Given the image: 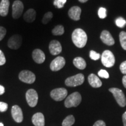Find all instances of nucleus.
Masks as SVG:
<instances>
[{
	"instance_id": "nucleus-20",
	"label": "nucleus",
	"mask_w": 126,
	"mask_h": 126,
	"mask_svg": "<svg viewBox=\"0 0 126 126\" xmlns=\"http://www.w3.org/2000/svg\"><path fill=\"white\" fill-rule=\"evenodd\" d=\"M9 7V0H2L0 3V15L5 16L8 13Z\"/></svg>"
},
{
	"instance_id": "nucleus-14",
	"label": "nucleus",
	"mask_w": 126,
	"mask_h": 126,
	"mask_svg": "<svg viewBox=\"0 0 126 126\" xmlns=\"http://www.w3.org/2000/svg\"><path fill=\"white\" fill-rule=\"evenodd\" d=\"M100 39L103 43L108 46H112L114 44V40L110 33L108 31H102L100 34Z\"/></svg>"
},
{
	"instance_id": "nucleus-38",
	"label": "nucleus",
	"mask_w": 126,
	"mask_h": 126,
	"mask_svg": "<svg viewBox=\"0 0 126 126\" xmlns=\"http://www.w3.org/2000/svg\"><path fill=\"white\" fill-rule=\"evenodd\" d=\"M123 84L124 87L126 88V75H124V76L123 77Z\"/></svg>"
},
{
	"instance_id": "nucleus-26",
	"label": "nucleus",
	"mask_w": 126,
	"mask_h": 126,
	"mask_svg": "<svg viewBox=\"0 0 126 126\" xmlns=\"http://www.w3.org/2000/svg\"><path fill=\"white\" fill-rule=\"evenodd\" d=\"M116 25L119 28H124L126 25V20L122 17H119L116 20Z\"/></svg>"
},
{
	"instance_id": "nucleus-2",
	"label": "nucleus",
	"mask_w": 126,
	"mask_h": 126,
	"mask_svg": "<svg viewBox=\"0 0 126 126\" xmlns=\"http://www.w3.org/2000/svg\"><path fill=\"white\" fill-rule=\"evenodd\" d=\"M82 97L81 94L79 92H75L72 93L66 98L64 105L67 108L77 107L81 103Z\"/></svg>"
},
{
	"instance_id": "nucleus-11",
	"label": "nucleus",
	"mask_w": 126,
	"mask_h": 126,
	"mask_svg": "<svg viewBox=\"0 0 126 126\" xmlns=\"http://www.w3.org/2000/svg\"><path fill=\"white\" fill-rule=\"evenodd\" d=\"M65 64V60L64 57L59 56L54 59L50 64V69L53 71H57L60 70L64 67Z\"/></svg>"
},
{
	"instance_id": "nucleus-34",
	"label": "nucleus",
	"mask_w": 126,
	"mask_h": 126,
	"mask_svg": "<svg viewBox=\"0 0 126 126\" xmlns=\"http://www.w3.org/2000/svg\"><path fill=\"white\" fill-rule=\"evenodd\" d=\"M120 70L122 73L123 74H126V61L123 62L120 65Z\"/></svg>"
},
{
	"instance_id": "nucleus-24",
	"label": "nucleus",
	"mask_w": 126,
	"mask_h": 126,
	"mask_svg": "<svg viewBox=\"0 0 126 126\" xmlns=\"http://www.w3.org/2000/svg\"><path fill=\"white\" fill-rule=\"evenodd\" d=\"M119 39L121 46L124 50H126V32L122 31L120 33Z\"/></svg>"
},
{
	"instance_id": "nucleus-35",
	"label": "nucleus",
	"mask_w": 126,
	"mask_h": 126,
	"mask_svg": "<svg viewBox=\"0 0 126 126\" xmlns=\"http://www.w3.org/2000/svg\"><path fill=\"white\" fill-rule=\"evenodd\" d=\"M93 126H106L105 123L102 120H98L95 122Z\"/></svg>"
},
{
	"instance_id": "nucleus-19",
	"label": "nucleus",
	"mask_w": 126,
	"mask_h": 126,
	"mask_svg": "<svg viewBox=\"0 0 126 126\" xmlns=\"http://www.w3.org/2000/svg\"><path fill=\"white\" fill-rule=\"evenodd\" d=\"M36 17V12L33 9H29L25 12L23 15V18L26 22L28 23L33 22L35 20Z\"/></svg>"
},
{
	"instance_id": "nucleus-9",
	"label": "nucleus",
	"mask_w": 126,
	"mask_h": 126,
	"mask_svg": "<svg viewBox=\"0 0 126 126\" xmlns=\"http://www.w3.org/2000/svg\"><path fill=\"white\" fill-rule=\"evenodd\" d=\"M22 37L20 34H15L10 37L8 42V46L11 49L17 50L21 46Z\"/></svg>"
},
{
	"instance_id": "nucleus-39",
	"label": "nucleus",
	"mask_w": 126,
	"mask_h": 126,
	"mask_svg": "<svg viewBox=\"0 0 126 126\" xmlns=\"http://www.w3.org/2000/svg\"><path fill=\"white\" fill-rule=\"evenodd\" d=\"M78 1L82 3H84V2H86V1H88V0H78Z\"/></svg>"
},
{
	"instance_id": "nucleus-30",
	"label": "nucleus",
	"mask_w": 126,
	"mask_h": 126,
	"mask_svg": "<svg viewBox=\"0 0 126 126\" xmlns=\"http://www.w3.org/2000/svg\"><path fill=\"white\" fill-rule=\"evenodd\" d=\"M98 75L100 77H101V78H104L106 79H108L109 78V73L105 70H100L98 72Z\"/></svg>"
},
{
	"instance_id": "nucleus-6",
	"label": "nucleus",
	"mask_w": 126,
	"mask_h": 126,
	"mask_svg": "<svg viewBox=\"0 0 126 126\" xmlns=\"http://www.w3.org/2000/svg\"><path fill=\"white\" fill-rule=\"evenodd\" d=\"M67 90L65 88H60L53 89L50 92L51 98L56 101H61L67 96Z\"/></svg>"
},
{
	"instance_id": "nucleus-7",
	"label": "nucleus",
	"mask_w": 126,
	"mask_h": 126,
	"mask_svg": "<svg viewBox=\"0 0 126 126\" xmlns=\"http://www.w3.org/2000/svg\"><path fill=\"white\" fill-rule=\"evenodd\" d=\"M19 78L23 82L31 84L36 80V76L32 72L28 70L22 71L19 74Z\"/></svg>"
},
{
	"instance_id": "nucleus-5",
	"label": "nucleus",
	"mask_w": 126,
	"mask_h": 126,
	"mask_svg": "<svg viewBox=\"0 0 126 126\" xmlns=\"http://www.w3.org/2000/svg\"><path fill=\"white\" fill-rule=\"evenodd\" d=\"M109 91L114 96L116 102L121 107H124L126 105V99L124 93L121 89L116 88H110Z\"/></svg>"
},
{
	"instance_id": "nucleus-13",
	"label": "nucleus",
	"mask_w": 126,
	"mask_h": 126,
	"mask_svg": "<svg viewBox=\"0 0 126 126\" xmlns=\"http://www.w3.org/2000/svg\"><path fill=\"white\" fill-rule=\"evenodd\" d=\"M49 51L53 56L59 54L62 51V47L59 41L52 40L49 44Z\"/></svg>"
},
{
	"instance_id": "nucleus-1",
	"label": "nucleus",
	"mask_w": 126,
	"mask_h": 126,
	"mask_svg": "<svg viewBox=\"0 0 126 126\" xmlns=\"http://www.w3.org/2000/svg\"><path fill=\"white\" fill-rule=\"evenodd\" d=\"M88 37L85 32L82 29H75L72 33V40L74 45L78 48H82L85 47L87 43Z\"/></svg>"
},
{
	"instance_id": "nucleus-25",
	"label": "nucleus",
	"mask_w": 126,
	"mask_h": 126,
	"mask_svg": "<svg viewBox=\"0 0 126 126\" xmlns=\"http://www.w3.org/2000/svg\"><path fill=\"white\" fill-rule=\"evenodd\" d=\"M53 13L51 12H48L46 13L44 15L43 19H42V23L43 24H47L49 22V21L53 18Z\"/></svg>"
},
{
	"instance_id": "nucleus-17",
	"label": "nucleus",
	"mask_w": 126,
	"mask_h": 126,
	"mask_svg": "<svg viewBox=\"0 0 126 126\" xmlns=\"http://www.w3.org/2000/svg\"><path fill=\"white\" fill-rule=\"evenodd\" d=\"M32 121L35 126H45V117L42 113H36L34 114L33 116Z\"/></svg>"
},
{
	"instance_id": "nucleus-40",
	"label": "nucleus",
	"mask_w": 126,
	"mask_h": 126,
	"mask_svg": "<svg viewBox=\"0 0 126 126\" xmlns=\"http://www.w3.org/2000/svg\"><path fill=\"white\" fill-rule=\"evenodd\" d=\"M0 126H4V124L2 123H0Z\"/></svg>"
},
{
	"instance_id": "nucleus-15",
	"label": "nucleus",
	"mask_w": 126,
	"mask_h": 126,
	"mask_svg": "<svg viewBox=\"0 0 126 126\" xmlns=\"http://www.w3.org/2000/svg\"><path fill=\"white\" fill-rule=\"evenodd\" d=\"M32 57L34 62L37 64H42L45 61L46 57L44 52L40 49H35L32 53Z\"/></svg>"
},
{
	"instance_id": "nucleus-36",
	"label": "nucleus",
	"mask_w": 126,
	"mask_h": 126,
	"mask_svg": "<svg viewBox=\"0 0 126 126\" xmlns=\"http://www.w3.org/2000/svg\"><path fill=\"white\" fill-rule=\"evenodd\" d=\"M122 119H123V122L124 126H126V111H125V112L124 113V114H123Z\"/></svg>"
},
{
	"instance_id": "nucleus-31",
	"label": "nucleus",
	"mask_w": 126,
	"mask_h": 126,
	"mask_svg": "<svg viewBox=\"0 0 126 126\" xmlns=\"http://www.w3.org/2000/svg\"><path fill=\"white\" fill-rule=\"evenodd\" d=\"M6 33H7V31H6L5 28L2 26H0V41H1L4 38Z\"/></svg>"
},
{
	"instance_id": "nucleus-23",
	"label": "nucleus",
	"mask_w": 126,
	"mask_h": 126,
	"mask_svg": "<svg viewBox=\"0 0 126 126\" xmlns=\"http://www.w3.org/2000/svg\"><path fill=\"white\" fill-rule=\"evenodd\" d=\"M64 28L62 25H57L52 30V33L55 36H60L64 34Z\"/></svg>"
},
{
	"instance_id": "nucleus-27",
	"label": "nucleus",
	"mask_w": 126,
	"mask_h": 126,
	"mask_svg": "<svg viewBox=\"0 0 126 126\" xmlns=\"http://www.w3.org/2000/svg\"><path fill=\"white\" fill-rule=\"evenodd\" d=\"M107 10L106 8L100 7L98 10V15L100 19H105L107 16Z\"/></svg>"
},
{
	"instance_id": "nucleus-28",
	"label": "nucleus",
	"mask_w": 126,
	"mask_h": 126,
	"mask_svg": "<svg viewBox=\"0 0 126 126\" xmlns=\"http://www.w3.org/2000/svg\"><path fill=\"white\" fill-rule=\"evenodd\" d=\"M67 2V0H54V5L58 8H62Z\"/></svg>"
},
{
	"instance_id": "nucleus-21",
	"label": "nucleus",
	"mask_w": 126,
	"mask_h": 126,
	"mask_svg": "<svg viewBox=\"0 0 126 126\" xmlns=\"http://www.w3.org/2000/svg\"><path fill=\"white\" fill-rule=\"evenodd\" d=\"M73 64L75 67L79 70H83L86 67V64L85 60L80 57H78L74 59Z\"/></svg>"
},
{
	"instance_id": "nucleus-10",
	"label": "nucleus",
	"mask_w": 126,
	"mask_h": 126,
	"mask_svg": "<svg viewBox=\"0 0 126 126\" xmlns=\"http://www.w3.org/2000/svg\"><path fill=\"white\" fill-rule=\"evenodd\" d=\"M23 4L20 1L16 0L14 1L12 5V15L14 19H18L22 14L23 11Z\"/></svg>"
},
{
	"instance_id": "nucleus-18",
	"label": "nucleus",
	"mask_w": 126,
	"mask_h": 126,
	"mask_svg": "<svg viewBox=\"0 0 126 126\" xmlns=\"http://www.w3.org/2000/svg\"><path fill=\"white\" fill-rule=\"evenodd\" d=\"M88 82L89 84L94 88H99L102 86V83L101 81L100 80L96 75L91 74L88 76Z\"/></svg>"
},
{
	"instance_id": "nucleus-12",
	"label": "nucleus",
	"mask_w": 126,
	"mask_h": 126,
	"mask_svg": "<svg viewBox=\"0 0 126 126\" xmlns=\"http://www.w3.org/2000/svg\"><path fill=\"white\" fill-rule=\"evenodd\" d=\"M12 118L17 123H21L23 121V113L21 108L18 105H14L11 109Z\"/></svg>"
},
{
	"instance_id": "nucleus-8",
	"label": "nucleus",
	"mask_w": 126,
	"mask_h": 126,
	"mask_svg": "<svg viewBox=\"0 0 126 126\" xmlns=\"http://www.w3.org/2000/svg\"><path fill=\"white\" fill-rule=\"evenodd\" d=\"M26 99L28 105L32 108L35 107L38 102V94L33 89H29L26 93Z\"/></svg>"
},
{
	"instance_id": "nucleus-4",
	"label": "nucleus",
	"mask_w": 126,
	"mask_h": 126,
	"mask_svg": "<svg viewBox=\"0 0 126 126\" xmlns=\"http://www.w3.org/2000/svg\"><path fill=\"white\" fill-rule=\"evenodd\" d=\"M101 61L103 65L106 67L110 68L113 67L115 63L114 54L110 50H105L102 54Z\"/></svg>"
},
{
	"instance_id": "nucleus-3",
	"label": "nucleus",
	"mask_w": 126,
	"mask_h": 126,
	"mask_svg": "<svg viewBox=\"0 0 126 126\" xmlns=\"http://www.w3.org/2000/svg\"><path fill=\"white\" fill-rule=\"evenodd\" d=\"M84 80V75L82 74H78L74 76L68 77L66 79L65 83L67 86L75 87V86H79L82 84Z\"/></svg>"
},
{
	"instance_id": "nucleus-32",
	"label": "nucleus",
	"mask_w": 126,
	"mask_h": 126,
	"mask_svg": "<svg viewBox=\"0 0 126 126\" xmlns=\"http://www.w3.org/2000/svg\"><path fill=\"white\" fill-rule=\"evenodd\" d=\"M8 109V104L5 102H0V111L4 112Z\"/></svg>"
},
{
	"instance_id": "nucleus-33",
	"label": "nucleus",
	"mask_w": 126,
	"mask_h": 126,
	"mask_svg": "<svg viewBox=\"0 0 126 126\" xmlns=\"http://www.w3.org/2000/svg\"><path fill=\"white\" fill-rule=\"evenodd\" d=\"M6 59L4 53L0 50V65H2L5 64Z\"/></svg>"
},
{
	"instance_id": "nucleus-16",
	"label": "nucleus",
	"mask_w": 126,
	"mask_h": 126,
	"mask_svg": "<svg viewBox=\"0 0 126 126\" xmlns=\"http://www.w3.org/2000/svg\"><path fill=\"white\" fill-rule=\"evenodd\" d=\"M81 14V9L77 6L72 7L68 11L69 17L74 20H79L80 19V15Z\"/></svg>"
},
{
	"instance_id": "nucleus-22",
	"label": "nucleus",
	"mask_w": 126,
	"mask_h": 126,
	"mask_svg": "<svg viewBox=\"0 0 126 126\" xmlns=\"http://www.w3.org/2000/svg\"><path fill=\"white\" fill-rule=\"evenodd\" d=\"M75 123V118L72 115L68 116L65 119L63 120V126H72Z\"/></svg>"
},
{
	"instance_id": "nucleus-37",
	"label": "nucleus",
	"mask_w": 126,
	"mask_h": 126,
	"mask_svg": "<svg viewBox=\"0 0 126 126\" xmlns=\"http://www.w3.org/2000/svg\"><path fill=\"white\" fill-rule=\"evenodd\" d=\"M5 92V88L2 85H0V95L4 94Z\"/></svg>"
},
{
	"instance_id": "nucleus-29",
	"label": "nucleus",
	"mask_w": 126,
	"mask_h": 126,
	"mask_svg": "<svg viewBox=\"0 0 126 126\" xmlns=\"http://www.w3.org/2000/svg\"><path fill=\"white\" fill-rule=\"evenodd\" d=\"M89 56H90V58L92 60H97L100 58V54L99 53H96V51H94V50H91L90 51V53H89Z\"/></svg>"
}]
</instances>
